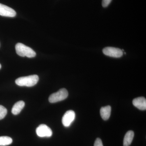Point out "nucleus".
<instances>
[{
    "instance_id": "f257e3e1",
    "label": "nucleus",
    "mask_w": 146,
    "mask_h": 146,
    "mask_svg": "<svg viewBox=\"0 0 146 146\" xmlns=\"http://www.w3.org/2000/svg\"><path fill=\"white\" fill-rule=\"evenodd\" d=\"M39 79L38 76L36 75H32L27 76L19 78L16 80L15 82L18 86L32 87L37 84Z\"/></svg>"
},
{
    "instance_id": "f03ea898",
    "label": "nucleus",
    "mask_w": 146,
    "mask_h": 146,
    "mask_svg": "<svg viewBox=\"0 0 146 146\" xmlns=\"http://www.w3.org/2000/svg\"><path fill=\"white\" fill-rule=\"evenodd\" d=\"M16 53L22 57L28 58L35 57L36 54L32 49L22 43H18L15 46Z\"/></svg>"
},
{
    "instance_id": "7ed1b4c3",
    "label": "nucleus",
    "mask_w": 146,
    "mask_h": 146,
    "mask_svg": "<svg viewBox=\"0 0 146 146\" xmlns=\"http://www.w3.org/2000/svg\"><path fill=\"white\" fill-rule=\"evenodd\" d=\"M68 96V91L63 88L60 89L56 93L51 94L49 98V101L51 103L58 102L66 99Z\"/></svg>"
},
{
    "instance_id": "20e7f679",
    "label": "nucleus",
    "mask_w": 146,
    "mask_h": 146,
    "mask_svg": "<svg viewBox=\"0 0 146 146\" xmlns=\"http://www.w3.org/2000/svg\"><path fill=\"white\" fill-rule=\"evenodd\" d=\"M36 134L39 137H50L52 136V131L51 129L45 124H41L36 128Z\"/></svg>"
},
{
    "instance_id": "39448f33",
    "label": "nucleus",
    "mask_w": 146,
    "mask_h": 146,
    "mask_svg": "<svg viewBox=\"0 0 146 146\" xmlns=\"http://www.w3.org/2000/svg\"><path fill=\"white\" fill-rule=\"evenodd\" d=\"M103 52L105 55L114 58H120L123 55L121 50L114 47H106L103 50Z\"/></svg>"
},
{
    "instance_id": "423d86ee",
    "label": "nucleus",
    "mask_w": 146,
    "mask_h": 146,
    "mask_svg": "<svg viewBox=\"0 0 146 146\" xmlns=\"http://www.w3.org/2000/svg\"><path fill=\"white\" fill-rule=\"evenodd\" d=\"M76 117L75 112L72 110H68L65 112L62 118V122L65 127H69L74 121Z\"/></svg>"
},
{
    "instance_id": "0eeeda50",
    "label": "nucleus",
    "mask_w": 146,
    "mask_h": 146,
    "mask_svg": "<svg viewBox=\"0 0 146 146\" xmlns=\"http://www.w3.org/2000/svg\"><path fill=\"white\" fill-rule=\"evenodd\" d=\"M16 15V11L13 9L0 3V16L5 17H14Z\"/></svg>"
},
{
    "instance_id": "6e6552de",
    "label": "nucleus",
    "mask_w": 146,
    "mask_h": 146,
    "mask_svg": "<svg viewBox=\"0 0 146 146\" xmlns=\"http://www.w3.org/2000/svg\"><path fill=\"white\" fill-rule=\"evenodd\" d=\"M133 105L140 110H144L146 109V100L144 97H139L133 100Z\"/></svg>"
},
{
    "instance_id": "1a4fd4ad",
    "label": "nucleus",
    "mask_w": 146,
    "mask_h": 146,
    "mask_svg": "<svg viewBox=\"0 0 146 146\" xmlns=\"http://www.w3.org/2000/svg\"><path fill=\"white\" fill-rule=\"evenodd\" d=\"M111 107L110 106L102 107L100 111L102 119L105 121L108 120L111 115Z\"/></svg>"
},
{
    "instance_id": "9d476101",
    "label": "nucleus",
    "mask_w": 146,
    "mask_h": 146,
    "mask_svg": "<svg viewBox=\"0 0 146 146\" xmlns=\"http://www.w3.org/2000/svg\"><path fill=\"white\" fill-rule=\"evenodd\" d=\"M25 106V102L23 101H19L16 102L13 105L11 110L12 114L15 115L19 114L22 111V110L23 109Z\"/></svg>"
},
{
    "instance_id": "9b49d317",
    "label": "nucleus",
    "mask_w": 146,
    "mask_h": 146,
    "mask_svg": "<svg viewBox=\"0 0 146 146\" xmlns=\"http://www.w3.org/2000/svg\"><path fill=\"white\" fill-rule=\"evenodd\" d=\"M134 133L133 131H129L125 136L123 140V146H129L132 143Z\"/></svg>"
},
{
    "instance_id": "f8f14e48",
    "label": "nucleus",
    "mask_w": 146,
    "mask_h": 146,
    "mask_svg": "<svg viewBox=\"0 0 146 146\" xmlns=\"http://www.w3.org/2000/svg\"><path fill=\"white\" fill-rule=\"evenodd\" d=\"M13 142L12 138L8 136H0V146H5L10 145Z\"/></svg>"
},
{
    "instance_id": "ddd939ff",
    "label": "nucleus",
    "mask_w": 146,
    "mask_h": 146,
    "mask_svg": "<svg viewBox=\"0 0 146 146\" xmlns=\"http://www.w3.org/2000/svg\"><path fill=\"white\" fill-rule=\"evenodd\" d=\"M7 110L5 107L0 105V120L3 119L7 114Z\"/></svg>"
},
{
    "instance_id": "4468645a",
    "label": "nucleus",
    "mask_w": 146,
    "mask_h": 146,
    "mask_svg": "<svg viewBox=\"0 0 146 146\" xmlns=\"http://www.w3.org/2000/svg\"><path fill=\"white\" fill-rule=\"evenodd\" d=\"M94 146H103L102 140L100 138H97L94 143Z\"/></svg>"
},
{
    "instance_id": "2eb2a0df",
    "label": "nucleus",
    "mask_w": 146,
    "mask_h": 146,
    "mask_svg": "<svg viewBox=\"0 0 146 146\" xmlns=\"http://www.w3.org/2000/svg\"><path fill=\"white\" fill-rule=\"evenodd\" d=\"M112 0H102V5L104 7H106L109 5Z\"/></svg>"
},
{
    "instance_id": "dca6fc26",
    "label": "nucleus",
    "mask_w": 146,
    "mask_h": 146,
    "mask_svg": "<svg viewBox=\"0 0 146 146\" xmlns=\"http://www.w3.org/2000/svg\"><path fill=\"white\" fill-rule=\"evenodd\" d=\"M1 64H0V69H1Z\"/></svg>"
}]
</instances>
